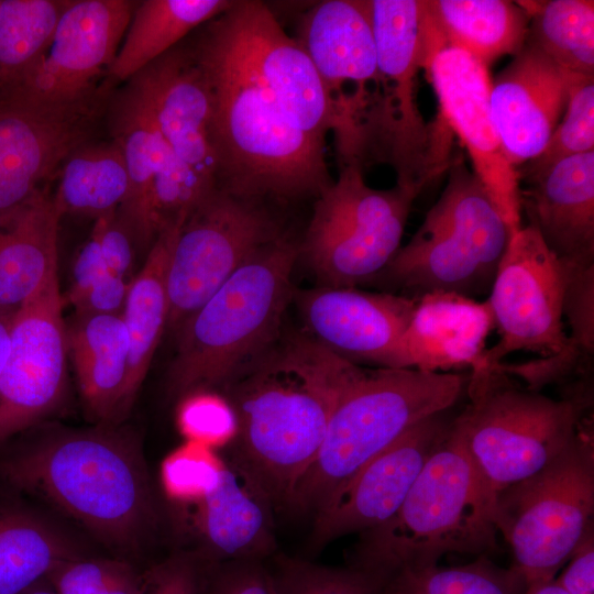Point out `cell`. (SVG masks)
Wrapping results in <instances>:
<instances>
[{
	"instance_id": "6da1fadb",
	"label": "cell",
	"mask_w": 594,
	"mask_h": 594,
	"mask_svg": "<svg viewBox=\"0 0 594 594\" xmlns=\"http://www.w3.org/2000/svg\"><path fill=\"white\" fill-rule=\"evenodd\" d=\"M278 339L224 388L238 420L230 453L261 483L276 512H289L339 397L362 369L307 333Z\"/></svg>"
},
{
	"instance_id": "7a4b0ae2",
	"label": "cell",
	"mask_w": 594,
	"mask_h": 594,
	"mask_svg": "<svg viewBox=\"0 0 594 594\" xmlns=\"http://www.w3.org/2000/svg\"><path fill=\"white\" fill-rule=\"evenodd\" d=\"M211 102L217 188L262 200L316 198L332 180L324 143L305 133L249 69L215 19L188 45Z\"/></svg>"
},
{
	"instance_id": "3957f363",
	"label": "cell",
	"mask_w": 594,
	"mask_h": 594,
	"mask_svg": "<svg viewBox=\"0 0 594 594\" xmlns=\"http://www.w3.org/2000/svg\"><path fill=\"white\" fill-rule=\"evenodd\" d=\"M497 534L493 504L451 424L397 512L360 534L352 568L383 584L400 569L438 564L448 553L486 556Z\"/></svg>"
},
{
	"instance_id": "277c9868",
	"label": "cell",
	"mask_w": 594,
	"mask_h": 594,
	"mask_svg": "<svg viewBox=\"0 0 594 594\" xmlns=\"http://www.w3.org/2000/svg\"><path fill=\"white\" fill-rule=\"evenodd\" d=\"M299 245L287 234L256 251L179 328L169 392L224 387L279 336Z\"/></svg>"
},
{
	"instance_id": "5b68a950",
	"label": "cell",
	"mask_w": 594,
	"mask_h": 594,
	"mask_svg": "<svg viewBox=\"0 0 594 594\" xmlns=\"http://www.w3.org/2000/svg\"><path fill=\"white\" fill-rule=\"evenodd\" d=\"M0 477L119 544L135 539L153 517L136 450L110 430L69 433L8 454L0 460Z\"/></svg>"
},
{
	"instance_id": "8992f818",
	"label": "cell",
	"mask_w": 594,
	"mask_h": 594,
	"mask_svg": "<svg viewBox=\"0 0 594 594\" xmlns=\"http://www.w3.org/2000/svg\"><path fill=\"white\" fill-rule=\"evenodd\" d=\"M468 381L469 374L454 372L362 370L339 397L288 513L314 515L348 477L408 429L450 409Z\"/></svg>"
},
{
	"instance_id": "52a82bcc",
	"label": "cell",
	"mask_w": 594,
	"mask_h": 594,
	"mask_svg": "<svg viewBox=\"0 0 594 594\" xmlns=\"http://www.w3.org/2000/svg\"><path fill=\"white\" fill-rule=\"evenodd\" d=\"M470 403L452 420L493 507L506 487L543 469L593 422V404L527 388L498 366L469 372Z\"/></svg>"
},
{
	"instance_id": "ba28073f",
	"label": "cell",
	"mask_w": 594,
	"mask_h": 594,
	"mask_svg": "<svg viewBox=\"0 0 594 594\" xmlns=\"http://www.w3.org/2000/svg\"><path fill=\"white\" fill-rule=\"evenodd\" d=\"M409 241L371 282L387 293L419 298L433 292L473 299L488 295L509 230L462 156Z\"/></svg>"
},
{
	"instance_id": "9c48e42d",
	"label": "cell",
	"mask_w": 594,
	"mask_h": 594,
	"mask_svg": "<svg viewBox=\"0 0 594 594\" xmlns=\"http://www.w3.org/2000/svg\"><path fill=\"white\" fill-rule=\"evenodd\" d=\"M594 428L586 425L554 460L504 488L494 522L526 587L552 581L594 528Z\"/></svg>"
},
{
	"instance_id": "30bf717a",
	"label": "cell",
	"mask_w": 594,
	"mask_h": 594,
	"mask_svg": "<svg viewBox=\"0 0 594 594\" xmlns=\"http://www.w3.org/2000/svg\"><path fill=\"white\" fill-rule=\"evenodd\" d=\"M371 8L383 92L369 112L367 145L380 140L396 185L420 194L451 163L450 131L441 120L426 122L416 98L422 1L371 0Z\"/></svg>"
},
{
	"instance_id": "8fae6325",
	"label": "cell",
	"mask_w": 594,
	"mask_h": 594,
	"mask_svg": "<svg viewBox=\"0 0 594 594\" xmlns=\"http://www.w3.org/2000/svg\"><path fill=\"white\" fill-rule=\"evenodd\" d=\"M418 196L398 185L372 188L360 163H342L337 180L317 197L299 254L326 287L370 283L400 248Z\"/></svg>"
},
{
	"instance_id": "7c38bea8",
	"label": "cell",
	"mask_w": 594,
	"mask_h": 594,
	"mask_svg": "<svg viewBox=\"0 0 594 594\" xmlns=\"http://www.w3.org/2000/svg\"><path fill=\"white\" fill-rule=\"evenodd\" d=\"M282 234L261 200L213 189L187 215L169 254L167 328L176 333L240 266Z\"/></svg>"
},
{
	"instance_id": "4fadbf2b",
	"label": "cell",
	"mask_w": 594,
	"mask_h": 594,
	"mask_svg": "<svg viewBox=\"0 0 594 594\" xmlns=\"http://www.w3.org/2000/svg\"><path fill=\"white\" fill-rule=\"evenodd\" d=\"M563 295L561 261L534 227L521 226L509 235L486 298L499 338L481 364H498L515 352L548 358L564 351Z\"/></svg>"
},
{
	"instance_id": "5bb4252c",
	"label": "cell",
	"mask_w": 594,
	"mask_h": 594,
	"mask_svg": "<svg viewBox=\"0 0 594 594\" xmlns=\"http://www.w3.org/2000/svg\"><path fill=\"white\" fill-rule=\"evenodd\" d=\"M136 3L72 0L41 56L0 96L56 110L94 107L96 81L114 61Z\"/></svg>"
},
{
	"instance_id": "9a60e30c",
	"label": "cell",
	"mask_w": 594,
	"mask_h": 594,
	"mask_svg": "<svg viewBox=\"0 0 594 594\" xmlns=\"http://www.w3.org/2000/svg\"><path fill=\"white\" fill-rule=\"evenodd\" d=\"M215 22L297 127L321 143L330 129L341 132L342 105L301 45L285 33L265 3L234 1Z\"/></svg>"
},
{
	"instance_id": "2e32d148",
	"label": "cell",
	"mask_w": 594,
	"mask_h": 594,
	"mask_svg": "<svg viewBox=\"0 0 594 594\" xmlns=\"http://www.w3.org/2000/svg\"><path fill=\"white\" fill-rule=\"evenodd\" d=\"M63 305L56 271L13 311L0 376V446L47 416L64 396L68 351Z\"/></svg>"
},
{
	"instance_id": "e0dca14e",
	"label": "cell",
	"mask_w": 594,
	"mask_h": 594,
	"mask_svg": "<svg viewBox=\"0 0 594 594\" xmlns=\"http://www.w3.org/2000/svg\"><path fill=\"white\" fill-rule=\"evenodd\" d=\"M422 68L438 99L439 119L465 146L474 175L510 235L522 226L520 182L492 119L488 67L459 48L443 46L426 57Z\"/></svg>"
},
{
	"instance_id": "ac0fdd59",
	"label": "cell",
	"mask_w": 594,
	"mask_h": 594,
	"mask_svg": "<svg viewBox=\"0 0 594 594\" xmlns=\"http://www.w3.org/2000/svg\"><path fill=\"white\" fill-rule=\"evenodd\" d=\"M452 420L449 409L421 420L348 477L312 515L311 547L321 548L387 521L449 432Z\"/></svg>"
},
{
	"instance_id": "d6986e66",
	"label": "cell",
	"mask_w": 594,
	"mask_h": 594,
	"mask_svg": "<svg viewBox=\"0 0 594 594\" xmlns=\"http://www.w3.org/2000/svg\"><path fill=\"white\" fill-rule=\"evenodd\" d=\"M96 107L56 110L0 96V221L86 143Z\"/></svg>"
},
{
	"instance_id": "ffe728a7",
	"label": "cell",
	"mask_w": 594,
	"mask_h": 594,
	"mask_svg": "<svg viewBox=\"0 0 594 594\" xmlns=\"http://www.w3.org/2000/svg\"><path fill=\"white\" fill-rule=\"evenodd\" d=\"M296 296L309 337L353 363L365 361L383 367L393 366L418 299L326 286Z\"/></svg>"
},
{
	"instance_id": "44dd1931",
	"label": "cell",
	"mask_w": 594,
	"mask_h": 594,
	"mask_svg": "<svg viewBox=\"0 0 594 594\" xmlns=\"http://www.w3.org/2000/svg\"><path fill=\"white\" fill-rule=\"evenodd\" d=\"M148 105L173 154L208 188H217L211 102L189 46H175L129 79Z\"/></svg>"
},
{
	"instance_id": "7402d4cb",
	"label": "cell",
	"mask_w": 594,
	"mask_h": 594,
	"mask_svg": "<svg viewBox=\"0 0 594 594\" xmlns=\"http://www.w3.org/2000/svg\"><path fill=\"white\" fill-rule=\"evenodd\" d=\"M565 103V72L528 43L492 80V119L504 153L516 169L541 153Z\"/></svg>"
},
{
	"instance_id": "603a6c76",
	"label": "cell",
	"mask_w": 594,
	"mask_h": 594,
	"mask_svg": "<svg viewBox=\"0 0 594 594\" xmlns=\"http://www.w3.org/2000/svg\"><path fill=\"white\" fill-rule=\"evenodd\" d=\"M220 476L191 509V524L208 559L216 563L258 560L276 548L268 494L233 455H223Z\"/></svg>"
},
{
	"instance_id": "cb8c5ba5",
	"label": "cell",
	"mask_w": 594,
	"mask_h": 594,
	"mask_svg": "<svg viewBox=\"0 0 594 594\" xmlns=\"http://www.w3.org/2000/svg\"><path fill=\"white\" fill-rule=\"evenodd\" d=\"M521 211L560 260L594 265V151L519 179Z\"/></svg>"
},
{
	"instance_id": "d4e9b609",
	"label": "cell",
	"mask_w": 594,
	"mask_h": 594,
	"mask_svg": "<svg viewBox=\"0 0 594 594\" xmlns=\"http://www.w3.org/2000/svg\"><path fill=\"white\" fill-rule=\"evenodd\" d=\"M494 329L487 300L433 292L417 299L398 342L393 366L425 372L477 367Z\"/></svg>"
},
{
	"instance_id": "484cf974",
	"label": "cell",
	"mask_w": 594,
	"mask_h": 594,
	"mask_svg": "<svg viewBox=\"0 0 594 594\" xmlns=\"http://www.w3.org/2000/svg\"><path fill=\"white\" fill-rule=\"evenodd\" d=\"M296 40L333 97H344L345 81L356 82L361 90L369 81L381 84L371 0L316 3L299 21Z\"/></svg>"
},
{
	"instance_id": "4316f807",
	"label": "cell",
	"mask_w": 594,
	"mask_h": 594,
	"mask_svg": "<svg viewBox=\"0 0 594 594\" xmlns=\"http://www.w3.org/2000/svg\"><path fill=\"white\" fill-rule=\"evenodd\" d=\"M530 15L508 0H424L422 66L437 48H459L485 66L516 55L526 44Z\"/></svg>"
},
{
	"instance_id": "83f0119b",
	"label": "cell",
	"mask_w": 594,
	"mask_h": 594,
	"mask_svg": "<svg viewBox=\"0 0 594 594\" xmlns=\"http://www.w3.org/2000/svg\"><path fill=\"white\" fill-rule=\"evenodd\" d=\"M110 128L129 176L128 196L117 210L118 217L135 245L151 248L156 238L151 217L152 189L170 148L158 132L148 105L131 81L113 100Z\"/></svg>"
},
{
	"instance_id": "f1b7e54d",
	"label": "cell",
	"mask_w": 594,
	"mask_h": 594,
	"mask_svg": "<svg viewBox=\"0 0 594 594\" xmlns=\"http://www.w3.org/2000/svg\"><path fill=\"white\" fill-rule=\"evenodd\" d=\"M62 215L47 190L0 221V310H14L58 270Z\"/></svg>"
},
{
	"instance_id": "f546056e",
	"label": "cell",
	"mask_w": 594,
	"mask_h": 594,
	"mask_svg": "<svg viewBox=\"0 0 594 594\" xmlns=\"http://www.w3.org/2000/svg\"><path fill=\"white\" fill-rule=\"evenodd\" d=\"M66 338L88 410L101 422H120L130 349L122 314H75Z\"/></svg>"
},
{
	"instance_id": "4dcf8cb0",
	"label": "cell",
	"mask_w": 594,
	"mask_h": 594,
	"mask_svg": "<svg viewBox=\"0 0 594 594\" xmlns=\"http://www.w3.org/2000/svg\"><path fill=\"white\" fill-rule=\"evenodd\" d=\"M185 219L163 228L148 250L145 263L131 279L122 318L129 336V373L120 420L130 413L147 374L153 355L167 327L166 286L169 254Z\"/></svg>"
},
{
	"instance_id": "1f68e13d",
	"label": "cell",
	"mask_w": 594,
	"mask_h": 594,
	"mask_svg": "<svg viewBox=\"0 0 594 594\" xmlns=\"http://www.w3.org/2000/svg\"><path fill=\"white\" fill-rule=\"evenodd\" d=\"M231 0H145L136 3L108 75L129 80L190 31L228 10Z\"/></svg>"
},
{
	"instance_id": "d6a6232c",
	"label": "cell",
	"mask_w": 594,
	"mask_h": 594,
	"mask_svg": "<svg viewBox=\"0 0 594 594\" xmlns=\"http://www.w3.org/2000/svg\"><path fill=\"white\" fill-rule=\"evenodd\" d=\"M80 557L43 521L0 503V594H23Z\"/></svg>"
},
{
	"instance_id": "836d02e7",
	"label": "cell",
	"mask_w": 594,
	"mask_h": 594,
	"mask_svg": "<svg viewBox=\"0 0 594 594\" xmlns=\"http://www.w3.org/2000/svg\"><path fill=\"white\" fill-rule=\"evenodd\" d=\"M129 191V176L120 146L112 140L81 144L65 158L54 201L61 215L96 219L117 211Z\"/></svg>"
},
{
	"instance_id": "e575fe53",
	"label": "cell",
	"mask_w": 594,
	"mask_h": 594,
	"mask_svg": "<svg viewBox=\"0 0 594 594\" xmlns=\"http://www.w3.org/2000/svg\"><path fill=\"white\" fill-rule=\"evenodd\" d=\"M530 15L526 43L562 70L594 76V2L550 0L520 2Z\"/></svg>"
},
{
	"instance_id": "d590c367",
	"label": "cell",
	"mask_w": 594,
	"mask_h": 594,
	"mask_svg": "<svg viewBox=\"0 0 594 594\" xmlns=\"http://www.w3.org/2000/svg\"><path fill=\"white\" fill-rule=\"evenodd\" d=\"M72 0H2L0 7V95L36 62Z\"/></svg>"
},
{
	"instance_id": "8d00e7d4",
	"label": "cell",
	"mask_w": 594,
	"mask_h": 594,
	"mask_svg": "<svg viewBox=\"0 0 594 594\" xmlns=\"http://www.w3.org/2000/svg\"><path fill=\"white\" fill-rule=\"evenodd\" d=\"M525 588L513 568H499L487 556H480L459 566L400 569L384 581L381 594H522Z\"/></svg>"
},
{
	"instance_id": "74e56055",
	"label": "cell",
	"mask_w": 594,
	"mask_h": 594,
	"mask_svg": "<svg viewBox=\"0 0 594 594\" xmlns=\"http://www.w3.org/2000/svg\"><path fill=\"white\" fill-rule=\"evenodd\" d=\"M566 74V103L541 153L517 169L519 179L563 158L594 151V76Z\"/></svg>"
},
{
	"instance_id": "f35d334b",
	"label": "cell",
	"mask_w": 594,
	"mask_h": 594,
	"mask_svg": "<svg viewBox=\"0 0 594 594\" xmlns=\"http://www.w3.org/2000/svg\"><path fill=\"white\" fill-rule=\"evenodd\" d=\"M564 271L563 319L568 348L559 356L568 364L594 370V265L561 261Z\"/></svg>"
},
{
	"instance_id": "ab89813d",
	"label": "cell",
	"mask_w": 594,
	"mask_h": 594,
	"mask_svg": "<svg viewBox=\"0 0 594 594\" xmlns=\"http://www.w3.org/2000/svg\"><path fill=\"white\" fill-rule=\"evenodd\" d=\"M224 458L207 446L186 441L173 450L161 468L167 497L187 508L200 501L217 483Z\"/></svg>"
},
{
	"instance_id": "60d3db41",
	"label": "cell",
	"mask_w": 594,
	"mask_h": 594,
	"mask_svg": "<svg viewBox=\"0 0 594 594\" xmlns=\"http://www.w3.org/2000/svg\"><path fill=\"white\" fill-rule=\"evenodd\" d=\"M277 594H381L382 583L358 569L277 559L271 570Z\"/></svg>"
},
{
	"instance_id": "b9f144b4",
	"label": "cell",
	"mask_w": 594,
	"mask_h": 594,
	"mask_svg": "<svg viewBox=\"0 0 594 594\" xmlns=\"http://www.w3.org/2000/svg\"><path fill=\"white\" fill-rule=\"evenodd\" d=\"M182 398L177 424L186 441L197 442L217 451L233 443L238 433V420L227 397L204 389Z\"/></svg>"
},
{
	"instance_id": "7bdbcfd3",
	"label": "cell",
	"mask_w": 594,
	"mask_h": 594,
	"mask_svg": "<svg viewBox=\"0 0 594 594\" xmlns=\"http://www.w3.org/2000/svg\"><path fill=\"white\" fill-rule=\"evenodd\" d=\"M130 571L121 563L79 558L58 568L48 579L57 594H102Z\"/></svg>"
},
{
	"instance_id": "ee69618b",
	"label": "cell",
	"mask_w": 594,
	"mask_h": 594,
	"mask_svg": "<svg viewBox=\"0 0 594 594\" xmlns=\"http://www.w3.org/2000/svg\"><path fill=\"white\" fill-rule=\"evenodd\" d=\"M202 594H277L270 569L258 560L218 563L206 578Z\"/></svg>"
},
{
	"instance_id": "f6af8a7d",
	"label": "cell",
	"mask_w": 594,
	"mask_h": 594,
	"mask_svg": "<svg viewBox=\"0 0 594 594\" xmlns=\"http://www.w3.org/2000/svg\"><path fill=\"white\" fill-rule=\"evenodd\" d=\"M91 234L98 241L108 270L127 278L133 266L135 243L117 211L97 218Z\"/></svg>"
},
{
	"instance_id": "bcb514c9",
	"label": "cell",
	"mask_w": 594,
	"mask_h": 594,
	"mask_svg": "<svg viewBox=\"0 0 594 594\" xmlns=\"http://www.w3.org/2000/svg\"><path fill=\"white\" fill-rule=\"evenodd\" d=\"M206 576L189 559H174L156 569L144 594H202Z\"/></svg>"
},
{
	"instance_id": "7dc6e473",
	"label": "cell",
	"mask_w": 594,
	"mask_h": 594,
	"mask_svg": "<svg viewBox=\"0 0 594 594\" xmlns=\"http://www.w3.org/2000/svg\"><path fill=\"white\" fill-rule=\"evenodd\" d=\"M130 282L113 273H107L70 305L75 308V314L79 315L122 314Z\"/></svg>"
},
{
	"instance_id": "c3c4849f",
	"label": "cell",
	"mask_w": 594,
	"mask_h": 594,
	"mask_svg": "<svg viewBox=\"0 0 594 594\" xmlns=\"http://www.w3.org/2000/svg\"><path fill=\"white\" fill-rule=\"evenodd\" d=\"M554 581L568 594H594V528L575 549Z\"/></svg>"
},
{
	"instance_id": "681fc988",
	"label": "cell",
	"mask_w": 594,
	"mask_h": 594,
	"mask_svg": "<svg viewBox=\"0 0 594 594\" xmlns=\"http://www.w3.org/2000/svg\"><path fill=\"white\" fill-rule=\"evenodd\" d=\"M107 273L111 272L103 261L97 239L91 234L76 257L67 301H74Z\"/></svg>"
},
{
	"instance_id": "f907efd6",
	"label": "cell",
	"mask_w": 594,
	"mask_h": 594,
	"mask_svg": "<svg viewBox=\"0 0 594 594\" xmlns=\"http://www.w3.org/2000/svg\"><path fill=\"white\" fill-rule=\"evenodd\" d=\"M145 585H141L132 571L111 584L102 594H144Z\"/></svg>"
},
{
	"instance_id": "816d5d0a",
	"label": "cell",
	"mask_w": 594,
	"mask_h": 594,
	"mask_svg": "<svg viewBox=\"0 0 594 594\" xmlns=\"http://www.w3.org/2000/svg\"><path fill=\"white\" fill-rule=\"evenodd\" d=\"M14 310H0V376L9 352L10 327Z\"/></svg>"
},
{
	"instance_id": "f5cc1de1",
	"label": "cell",
	"mask_w": 594,
	"mask_h": 594,
	"mask_svg": "<svg viewBox=\"0 0 594 594\" xmlns=\"http://www.w3.org/2000/svg\"><path fill=\"white\" fill-rule=\"evenodd\" d=\"M522 594H568L556 581L527 586Z\"/></svg>"
},
{
	"instance_id": "db71d44e",
	"label": "cell",
	"mask_w": 594,
	"mask_h": 594,
	"mask_svg": "<svg viewBox=\"0 0 594 594\" xmlns=\"http://www.w3.org/2000/svg\"><path fill=\"white\" fill-rule=\"evenodd\" d=\"M23 594H57L55 590H50L45 587H40L38 584L29 591L24 592Z\"/></svg>"
},
{
	"instance_id": "11a10c76",
	"label": "cell",
	"mask_w": 594,
	"mask_h": 594,
	"mask_svg": "<svg viewBox=\"0 0 594 594\" xmlns=\"http://www.w3.org/2000/svg\"><path fill=\"white\" fill-rule=\"evenodd\" d=\"M0 7H1V0H0Z\"/></svg>"
}]
</instances>
